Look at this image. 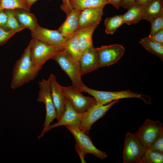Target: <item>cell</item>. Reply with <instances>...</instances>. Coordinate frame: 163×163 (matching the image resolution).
<instances>
[{"instance_id": "1", "label": "cell", "mask_w": 163, "mask_h": 163, "mask_svg": "<svg viewBox=\"0 0 163 163\" xmlns=\"http://www.w3.org/2000/svg\"><path fill=\"white\" fill-rule=\"evenodd\" d=\"M31 44V40L13 67L10 85L12 89L19 88L35 79L42 69L35 66L32 62L30 56Z\"/></svg>"}, {"instance_id": "2", "label": "cell", "mask_w": 163, "mask_h": 163, "mask_svg": "<svg viewBox=\"0 0 163 163\" xmlns=\"http://www.w3.org/2000/svg\"><path fill=\"white\" fill-rule=\"evenodd\" d=\"M79 90L81 92L87 93L92 95L97 102L103 105L107 104L116 100L132 98L140 99L147 104L151 103L150 97L129 90L119 91H100L91 89L84 84L80 88Z\"/></svg>"}, {"instance_id": "3", "label": "cell", "mask_w": 163, "mask_h": 163, "mask_svg": "<svg viewBox=\"0 0 163 163\" xmlns=\"http://www.w3.org/2000/svg\"><path fill=\"white\" fill-rule=\"evenodd\" d=\"M51 59L56 61L71 79L72 85L79 90L84 84L82 80L78 62L74 61L63 49L57 53Z\"/></svg>"}, {"instance_id": "4", "label": "cell", "mask_w": 163, "mask_h": 163, "mask_svg": "<svg viewBox=\"0 0 163 163\" xmlns=\"http://www.w3.org/2000/svg\"><path fill=\"white\" fill-rule=\"evenodd\" d=\"M39 90L37 101L43 103L46 109V115L41 133L38 137L40 139L43 137L46 130L50 123L57 116L56 107L52 98L49 81L47 79H42L39 82Z\"/></svg>"}, {"instance_id": "5", "label": "cell", "mask_w": 163, "mask_h": 163, "mask_svg": "<svg viewBox=\"0 0 163 163\" xmlns=\"http://www.w3.org/2000/svg\"><path fill=\"white\" fill-rule=\"evenodd\" d=\"M30 47V56L34 66L42 68L48 60L63 50L62 47L51 46L33 38Z\"/></svg>"}, {"instance_id": "6", "label": "cell", "mask_w": 163, "mask_h": 163, "mask_svg": "<svg viewBox=\"0 0 163 163\" xmlns=\"http://www.w3.org/2000/svg\"><path fill=\"white\" fill-rule=\"evenodd\" d=\"M118 101L114 100L106 105L96 102L82 113L78 128L88 135L92 125L103 117L111 107L118 102Z\"/></svg>"}, {"instance_id": "7", "label": "cell", "mask_w": 163, "mask_h": 163, "mask_svg": "<svg viewBox=\"0 0 163 163\" xmlns=\"http://www.w3.org/2000/svg\"><path fill=\"white\" fill-rule=\"evenodd\" d=\"M147 149L134 133H127L122 155L123 163H139Z\"/></svg>"}, {"instance_id": "8", "label": "cell", "mask_w": 163, "mask_h": 163, "mask_svg": "<svg viewBox=\"0 0 163 163\" xmlns=\"http://www.w3.org/2000/svg\"><path fill=\"white\" fill-rule=\"evenodd\" d=\"M61 88L66 98L79 113H83L96 102L93 97L83 95L82 92L72 85L61 86Z\"/></svg>"}, {"instance_id": "9", "label": "cell", "mask_w": 163, "mask_h": 163, "mask_svg": "<svg viewBox=\"0 0 163 163\" xmlns=\"http://www.w3.org/2000/svg\"><path fill=\"white\" fill-rule=\"evenodd\" d=\"M100 67L112 65L122 57L125 49L121 45L113 44L95 48Z\"/></svg>"}, {"instance_id": "10", "label": "cell", "mask_w": 163, "mask_h": 163, "mask_svg": "<svg viewBox=\"0 0 163 163\" xmlns=\"http://www.w3.org/2000/svg\"><path fill=\"white\" fill-rule=\"evenodd\" d=\"M162 125L159 120L147 119L134 134L142 145L148 149L157 138Z\"/></svg>"}, {"instance_id": "11", "label": "cell", "mask_w": 163, "mask_h": 163, "mask_svg": "<svg viewBox=\"0 0 163 163\" xmlns=\"http://www.w3.org/2000/svg\"><path fill=\"white\" fill-rule=\"evenodd\" d=\"M75 138L76 144L86 155L91 154L101 159L106 158L108 155L105 152L98 149L93 144L91 138L78 128L65 126Z\"/></svg>"}, {"instance_id": "12", "label": "cell", "mask_w": 163, "mask_h": 163, "mask_svg": "<svg viewBox=\"0 0 163 163\" xmlns=\"http://www.w3.org/2000/svg\"><path fill=\"white\" fill-rule=\"evenodd\" d=\"M33 38L39 40L49 45L63 48L67 39L58 31L42 27L40 25L34 31H31Z\"/></svg>"}, {"instance_id": "13", "label": "cell", "mask_w": 163, "mask_h": 163, "mask_svg": "<svg viewBox=\"0 0 163 163\" xmlns=\"http://www.w3.org/2000/svg\"><path fill=\"white\" fill-rule=\"evenodd\" d=\"M49 80L51 94L53 100L56 108L57 121L61 119L65 110L67 99L65 96L60 85L53 74L50 75Z\"/></svg>"}, {"instance_id": "14", "label": "cell", "mask_w": 163, "mask_h": 163, "mask_svg": "<svg viewBox=\"0 0 163 163\" xmlns=\"http://www.w3.org/2000/svg\"><path fill=\"white\" fill-rule=\"evenodd\" d=\"M82 115V113L76 111L67 99L65 110L61 119L56 123L50 125L47 128L46 133L53 128L63 125L78 128Z\"/></svg>"}, {"instance_id": "15", "label": "cell", "mask_w": 163, "mask_h": 163, "mask_svg": "<svg viewBox=\"0 0 163 163\" xmlns=\"http://www.w3.org/2000/svg\"><path fill=\"white\" fill-rule=\"evenodd\" d=\"M81 11L72 9L66 14L65 20L57 30L65 38L68 39L72 37L78 30L79 18Z\"/></svg>"}, {"instance_id": "16", "label": "cell", "mask_w": 163, "mask_h": 163, "mask_svg": "<svg viewBox=\"0 0 163 163\" xmlns=\"http://www.w3.org/2000/svg\"><path fill=\"white\" fill-rule=\"evenodd\" d=\"M78 63L82 76L100 68L93 45L82 54Z\"/></svg>"}, {"instance_id": "17", "label": "cell", "mask_w": 163, "mask_h": 163, "mask_svg": "<svg viewBox=\"0 0 163 163\" xmlns=\"http://www.w3.org/2000/svg\"><path fill=\"white\" fill-rule=\"evenodd\" d=\"M105 6L88 8L82 11L79 18L78 30L92 24L99 25L102 20Z\"/></svg>"}, {"instance_id": "18", "label": "cell", "mask_w": 163, "mask_h": 163, "mask_svg": "<svg viewBox=\"0 0 163 163\" xmlns=\"http://www.w3.org/2000/svg\"><path fill=\"white\" fill-rule=\"evenodd\" d=\"M98 25L94 24L78 30L75 34L78 37L82 54L93 45L92 36L94 30Z\"/></svg>"}, {"instance_id": "19", "label": "cell", "mask_w": 163, "mask_h": 163, "mask_svg": "<svg viewBox=\"0 0 163 163\" xmlns=\"http://www.w3.org/2000/svg\"><path fill=\"white\" fill-rule=\"evenodd\" d=\"M14 10L18 22L26 28L34 31L39 26L37 18L33 14L21 9Z\"/></svg>"}, {"instance_id": "20", "label": "cell", "mask_w": 163, "mask_h": 163, "mask_svg": "<svg viewBox=\"0 0 163 163\" xmlns=\"http://www.w3.org/2000/svg\"><path fill=\"white\" fill-rule=\"evenodd\" d=\"M163 12V0H152L145 6L142 19L150 22Z\"/></svg>"}, {"instance_id": "21", "label": "cell", "mask_w": 163, "mask_h": 163, "mask_svg": "<svg viewBox=\"0 0 163 163\" xmlns=\"http://www.w3.org/2000/svg\"><path fill=\"white\" fill-rule=\"evenodd\" d=\"M144 6L138 5H133L128 11L123 15L124 24L128 25L138 23L142 19Z\"/></svg>"}, {"instance_id": "22", "label": "cell", "mask_w": 163, "mask_h": 163, "mask_svg": "<svg viewBox=\"0 0 163 163\" xmlns=\"http://www.w3.org/2000/svg\"><path fill=\"white\" fill-rule=\"evenodd\" d=\"M64 49L68 53L74 61L78 62L82 53L76 35L75 34L67 39Z\"/></svg>"}, {"instance_id": "23", "label": "cell", "mask_w": 163, "mask_h": 163, "mask_svg": "<svg viewBox=\"0 0 163 163\" xmlns=\"http://www.w3.org/2000/svg\"><path fill=\"white\" fill-rule=\"evenodd\" d=\"M69 5L72 9L82 11L85 9L106 5L108 4L106 0H68Z\"/></svg>"}, {"instance_id": "24", "label": "cell", "mask_w": 163, "mask_h": 163, "mask_svg": "<svg viewBox=\"0 0 163 163\" xmlns=\"http://www.w3.org/2000/svg\"><path fill=\"white\" fill-rule=\"evenodd\" d=\"M139 43L147 51L163 60V45L154 42L148 37L142 39Z\"/></svg>"}, {"instance_id": "25", "label": "cell", "mask_w": 163, "mask_h": 163, "mask_svg": "<svg viewBox=\"0 0 163 163\" xmlns=\"http://www.w3.org/2000/svg\"><path fill=\"white\" fill-rule=\"evenodd\" d=\"M124 24L123 15H115L110 18H107L104 21L105 32L108 34H113Z\"/></svg>"}, {"instance_id": "26", "label": "cell", "mask_w": 163, "mask_h": 163, "mask_svg": "<svg viewBox=\"0 0 163 163\" xmlns=\"http://www.w3.org/2000/svg\"><path fill=\"white\" fill-rule=\"evenodd\" d=\"M30 9L25 0H2L0 4V10L21 9L30 12Z\"/></svg>"}, {"instance_id": "27", "label": "cell", "mask_w": 163, "mask_h": 163, "mask_svg": "<svg viewBox=\"0 0 163 163\" xmlns=\"http://www.w3.org/2000/svg\"><path fill=\"white\" fill-rule=\"evenodd\" d=\"M163 153L147 149L139 163H162Z\"/></svg>"}, {"instance_id": "28", "label": "cell", "mask_w": 163, "mask_h": 163, "mask_svg": "<svg viewBox=\"0 0 163 163\" xmlns=\"http://www.w3.org/2000/svg\"><path fill=\"white\" fill-rule=\"evenodd\" d=\"M7 16V28L8 29L19 31L26 28L20 25L14 15V10H5Z\"/></svg>"}, {"instance_id": "29", "label": "cell", "mask_w": 163, "mask_h": 163, "mask_svg": "<svg viewBox=\"0 0 163 163\" xmlns=\"http://www.w3.org/2000/svg\"><path fill=\"white\" fill-rule=\"evenodd\" d=\"M151 29L149 35L163 29V12L152 19L150 22Z\"/></svg>"}, {"instance_id": "30", "label": "cell", "mask_w": 163, "mask_h": 163, "mask_svg": "<svg viewBox=\"0 0 163 163\" xmlns=\"http://www.w3.org/2000/svg\"><path fill=\"white\" fill-rule=\"evenodd\" d=\"M20 32L0 27V46L6 43L14 35Z\"/></svg>"}, {"instance_id": "31", "label": "cell", "mask_w": 163, "mask_h": 163, "mask_svg": "<svg viewBox=\"0 0 163 163\" xmlns=\"http://www.w3.org/2000/svg\"><path fill=\"white\" fill-rule=\"evenodd\" d=\"M148 149L163 153V127L160 128L159 134L156 140Z\"/></svg>"}, {"instance_id": "32", "label": "cell", "mask_w": 163, "mask_h": 163, "mask_svg": "<svg viewBox=\"0 0 163 163\" xmlns=\"http://www.w3.org/2000/svg\"><path fill=\"white\" fill-rule=\"evenodd\" d=\"M148 37L152 41L163 45V29L149 35Z\"/></svg>"}, {"instance_id": "33", "label": "cell", "mask_w": 163, "mask_h": 163, "mask_svg": "<svg viewBox=\"0 0 163 163\" xmlns=\"http://www.w3.org/2000/svg\"><path fill=\"white\" fill-rule=\"evenodd\" d=\"M7 16L5 10H0V27L7 28Z\"/></svg>"}, {"instance_id": "34", "label": "cell", "mask_w": 163, "mask_h": 163, "mask_svg": "<svg viewBox=\"0 0 163 163\" xmlns=\"http://www.w3.org/2000/svg\"><path fill=\"white\" fill-rule=\"evenodd\" d=\"M75 149L78 153L81 159L82 163H86L84 158L86 154L83 151L79 148L76 144L75 145Z\"/></svg>"}, {"instance_id": "35", "label": "cell", "mask_w": 163, "mask_h": 163, "mask_svg": "<svg viewBox=\"0 0 163 163\" xmlns=\"http://www.w3.org/2000/svg\"><path fill=\"white\" fill-rule=\"evenodd\" d=\"M136 0H123L121 7L123 8L128 9L133 5Z\"/></svg>"}, {"instance_id": "36", "label": "cell", "mask_w": 163, "mask_h": 163, "mask_svg": "<svg viewBox=\"0 0 163 163\" xmlns=\"http://www.w3.org/2000/svg\"><path fill=\"white\" fill-rule=\"evenodd\" d=\"M108 4H110L117 9H118L121 7L123 0H106Z\"/></svg>"}, {"instance_id": "37", "label": "cell", "mask_w": 163, "mask_h": 163, "mask_svg": "<svg viewBox=\"0 0 163 163\" xmlns=\"http://www.w3.org/2000/svg\"><path fill=\"white\" fill-rule=\"evenodd\" d=\"M152 0H136L134 5H138L145 6Z\"/></svg>"}, {"instance_id": "38", "label": "cell", "mask_w": 163, "mask_h": 163, "mask_svg": "<svg viewBox=\"0 0 163 163\" xmlns=\"http://www.w3.org/2000/svg\"><path fill=\"white\" fill-rule=\"evenodd\" d=\"M29 7L30 8L31 6L38 0H25ZM50 1L51 0H48Z\"/></svg>"}, {"instance_id": "39", "label": "cell", "mask_w": 163, "mask_h": 163, "mask_svg": "<svg viewBox=\"0 0 163 163\" xmlns=\"http://www.w3.org/2000/svg\"><path fill=\"white\" fill-rule=\"evenodd\" d=\"M62 4L61 5V8L63 11H65L67 5L66 0H62Z\"/></svg>"}, {"instance_id": "40", "label": "cell", "mask_w": 163, "mask_h": 163, "mask_svg": "<svg viewBox=\"0 0 163 163\" xmlns=\"http://www.w3.org/2000/svg\"><path fill=\"white\" fill-rule=\"evenodd\" d=\"M66 1L67 3L66 7L64 12L67 14L70 12L72 9L71 8L69 5L68 0H66Z\"/></svg>"}, {"instance_id": "41", "label": "cell", "mask_w": 163, "mask_h": 163, "mask_svg": "<svg viewBox=\"0 0 163 163\" xmlns=\"http://www.w3.org/2000/svg\"><path fill=\"white\" fill-rule=\"evenodd\" d=\"M1 1H2V0H0V4H1Z\"/></svg>"}]
</instances>
